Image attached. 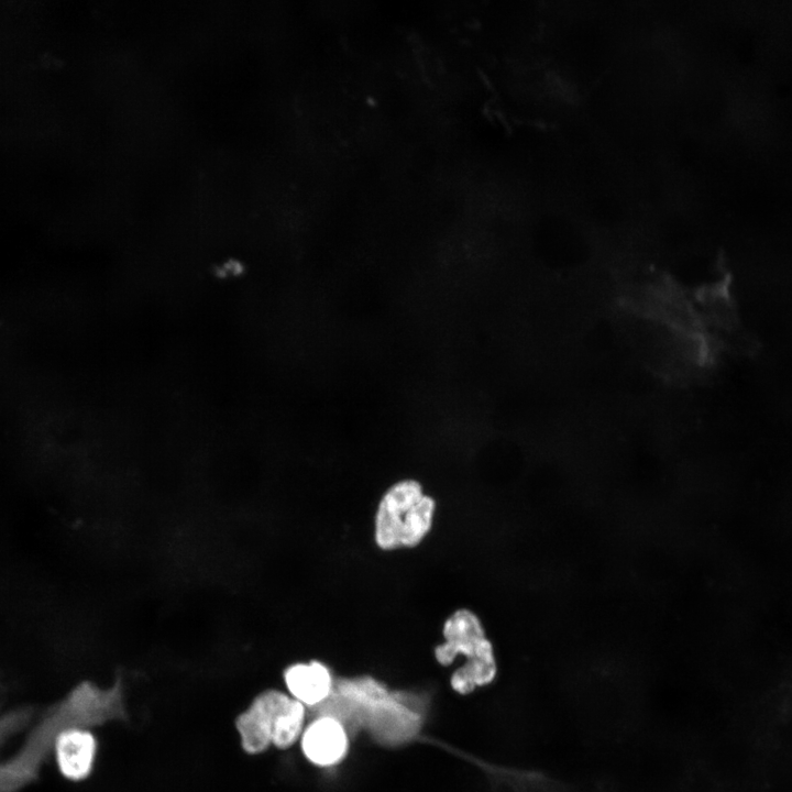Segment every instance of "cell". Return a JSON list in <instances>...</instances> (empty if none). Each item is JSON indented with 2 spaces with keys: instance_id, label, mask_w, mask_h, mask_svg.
Segmentation results:
<instances>
[{
  "instance_id": "6da1fadb",
  "label": "cell",
  "mask_w": 792,
  "mask_h": 792,
  "mask_svg": "<svg viewBox=\"0 0 792 792\" xmlns=\"http://www.w3.org/2000/svg\"><path fill=\"white\" fill-rule=\"evenodd\" d=\"M320 705V716L339 721L345 728L365 727L384 744L410 739L419 729L420 713L405 694L388 691L370 676L340 679Z\"/></svg>"
},
{
  "instance_id": "3957f363",
  "label": "cell",
  "mask_w": 792,
  "mask_h": 792,
  "mask_svg": "<svg viewBox=\"0 0 792 792\" xmlns=\"http://www.w3.org/2000/svg\"><path fill=\"white\" fill-rule=\"evenodd\" d=\"M444 642L435 649L437 661L449 666L458 654L466 662L451 676L452 688L460 694H468L475 686L491 682L496 666L491 642L486 639L479 617L466 608L457 609L443 625Z\"/></svg>"
},
{
  "instance_id": "277c9868",
  "label": "cell",
  "mask_w": 792,
  "mask_h": 792,
  "mask_svg": "<svg viewBox=\"0 0 792 792\" xmlns=\"http://www.w3.org/2000/svg\"><path fill=\"white\" fill-rule=\"evenodd\" d=\"M282 693L278 690L263 691L237 717L235 727L246 754H261L272 745L274 716Z\"/></svg>"
},
{
  "instance_id": "ba28073f",
  "label": "cell",
  "mask_w": 792,
  "mask_h": 792,
  "mask_svg": "<svg viewBox=\"0 0 792 792\" xmlns=\"http://www.w3.org/2000/svg\"><path fill=\"white\" fill-rule=\"evenodd\" d=\"M305 714L302 703L282 693L274 716L272 745L279 749L294 745L301 735Z\"/></svg>"
},
{
  "instance_id": "5b68a950",
  "label": "cell",
  "mask_w": 792,
  "mask_h": 792,
  "mask_svg": "<svg viewBox=\"0 0 792 792\" xmlns=\"http://www.w3.org/2000/svg\"><path fill=\"white\" fill-rule=\"evenodd\" d=\"M301 749L312 763L321 767L333 766L345 756L346 730L339 721L320 716L304 732Z\"/></svg>"
},
{
  "instance_id": "8992f818",
  "label": "cell",
  "mask_w": 792,
  "mask_h": 792,
  "mask_svg": "<svg viewBox=\"0 0 792 792\" xmlns=\"http://www.w3.org/2000/svg\"><path fill=\"white\" fill-rule=\"evenodd\" d=\"M97 751L95 736L84 729H67L56 740V759L61 772L79 781L88 777Z\"/></svg>"
},
{
  "instance_id": "7a4b0ae2",
  "label": "cell",
  "mask_w": 792,
  "mask_h": 792,
  "mask_svg": "<svg viewBox=\"0 0 792 792\" xmlns=\"http://www.w3.org/2000/svg\"><path fill=\"white\" fill-rule=\"evenodd\" d=\"M436 502L419 482L404 480L382 496L375 515V542L382 550L416 547L431 529Z\"/></svg>"
},
{
  "instance_id": "52a82bcc",
  "label": "cell",
  "mask_w": 792,
  "mask_h": 792,
  "mask_svg": "<svg viewBox=\"0 0 792 792\" xmlns=\"http://www.w3.org/2000/svg\"><path fill=\"white\" fill-rule=\"evenodd\" d=\"M284 681L292 697L308 706L324 702L333 688L330 671L318 661L288 667L284 672Z\"/></svg>"
}]
</instances>
